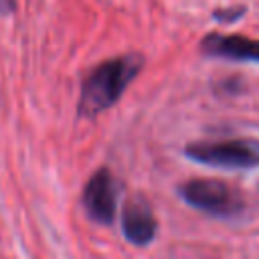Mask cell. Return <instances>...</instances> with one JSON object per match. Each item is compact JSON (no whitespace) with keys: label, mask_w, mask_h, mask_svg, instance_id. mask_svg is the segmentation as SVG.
<instances>
[{"label":"cell","mask_w":259,"mask_h":259,"mask_svg":"<svg viewBox=\"0 0 259 259\" xmlns=\"http://www.w3.org/2000/svg\"><path fill=\"white\" fill-rule=\"evenodd\" d=\"M142 69L140 55H123L97 65L81 87L79 113L83 117H95L119 101L127 85Z\"/></svg>","instance_id":"1"},{"label":"cell","mask_w":259,"mask_h":259,"mask_svg":"<svg viewBox=\"0 0 259 259\" xmlns=\"http://www.w3.org/2000/svg\"><path fill=\"white\" fill-rule=\"evenodd\" d=\"M184 154L196 164L223 170H247L259 166V140L229 138L214 142H194L186 146Z\"/></svg>","instance_id":"2"},{"label":"cell","mask_w":259,"mask_h":259,"mask_svg":"<svg viewBox=\"0 0 259 259\" xmlns=\"http://www.w3.org/2000/svg\"><path fill=\"white\" fill-rule=\"evenodd\" d=\"M180 198L212 217H235L245 208V200L239 190L223 180L214 178H194L178 186Z\"/></svg>","instance_id":"3"},{"label":"cell","mask_w":259,"mask_h":259,"mask_svg":"<svg viewBox=\"0 0 259 259\" xmlns=\"http://www.w3.org/2000/svg\"><path fill=\"white\" fill-rule=\"evenodd\" d=\"M83 204L87 214L103 225H109L117 210V184L107 168L97 170L83 188Z\"/></svg>","instance_id":"4"},{"label":"cell","mask_w":259,"mask_h":259,"mask_svg":"<svg viewBox=\"0 0 259 259\" xmlns=\"http://www.w3.org/2000/svg\"><path fill=\"white\" fill-rule=\"evenodd\" d=\"M200 51L208 57L235 59V61H255L259 63V40L239 36V34H219L210 32L202 38Z\"/></svg>","instance_id":"5"},{"label":"cell","mask_w":259,"mask_h":259,"mask_svg":"<svg viewBox=\"0 0 259 259\" xmlns=\"http://www.w3.org/2000/svg\"><path fill=\"white\" fill-rule=\"evenodd\" d=\"M121 229L130 243L148 245L156 237V219L150 206L140 198L130 200L121 212Z\"/></svg>","instance_id":"6"},{"label":"cell","mask_w":259,"mask_h":259,"mask_svg":"<svg viewBox=\"0 0 259 259\" xmlns=\"http://www.w3.org/2000/svg\"><path fill=\"white\" fill-rule=\"evenodd\" d=\"M243 12H245V8H243V6H237V8L233 6V8H227V10H223V8H221V10H217V12H214V18H217V20H221V22H231V20H237Z\"/></svg>","instance_id":"7"},{"label":"cell","mask_w":259,"mask_h":259,"mask_svg":"<svg viewBox=\"0 0 259 259\" xmlns=\"http://www.w3.org/2000/svg\"><path fill=\"white\" fill-rule=\"evenodd\" d=\"M14 4H16V0H0V12L2 14L12 12L14 10Z\"/></svg>","instance_id":"8"}]
</instances>
